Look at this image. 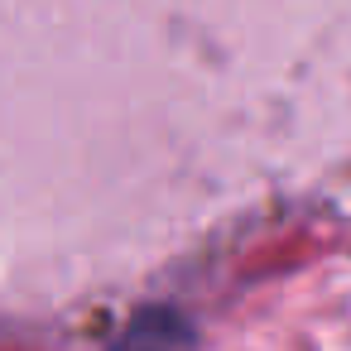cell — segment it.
<instances>
[{
	"mask_svg": "<svg viewBox=\"0 0 351 351\" xmlns=\"http://www.w3.org/2000/svg\"><path fill=\"white\" fill-rule=\"evenodd\" d=\"M111 351H197V332L173 308H145L125 322Z\"/></svg>",
	"mask_w": 351,
	"mask_h": 351,
	"instance_id": "6da1fadb",
	"label": "cell"
}]
</instances>
